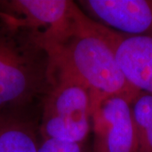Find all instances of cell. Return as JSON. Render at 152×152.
I'll return each mask as SVG.
<instances>
[{
    "mask_svg": "<svg viewBox=\"0 0 152 152\" xmlns=\"http://www.w3.org/2000/svg\"><path fill=\"white\" fill-rule=\"evenodd\" d=\"M41 42L48 53L51 71L71 76L88 89L92 113L107 98L118 96L132 104L141 93L120 69L103 25L80 8L63 32Z\"/></svg>",
    "mask_w": 152,
    "mask_h": 152,
    "instance_id": "6da1fadb",
    "label": "cell"
},
{
    "mask_svg": "<svg viewBox=\"0 0 152 152\" xmlns=\"http://www.w3.org/2000/svg\"><path fill=\"white\" fill-rule=\"evenodd\" d=\"M51 80L49 54L37 32L0 19V113L40 108Z\"/></svg>",
    "mask_w": 152,
    "mask_h": 152,
    "instance_id": "7a4b0ae2",
    "label": "cell"
},
{
    "mask_svg": "<svg viewBox=\"0 0 152 152\" xmlns=\"http://www.w3.org/2000/svg\"><path fill=\"white\" fill-rule=\"evenodd\" d=\"M92 107L86 87L75 78L53 72L41 102L42 139L84 143L91 132Z\"/></svg>",
    "mask_w": 152,
    "mask_h": 152,
    "instance_id": "3957f363",
    "label": "cell"
},
{
    "mask_svg": "<svg viewBox=\"0 0 152 152\" xmlns=\"http://www.w3.org/2000/svg\"><path fill=\"white\" fill-rule=\"evenodd\" d=\"M78 8L69 0H0V19L13 27L38 31L48 38L68 27Z\"/></svg>",
    "mask_w": 152,
    "mask_h": 152,
    "instance_id": "277c9868",
    "label": "cell"
},
{
    "mask_svg": "<svg viewBox=\"0 0 152 152\" xmlns=\"http://www.w3.org/2000/svg\"><path fill=\"white\" fill-rule=\"evenodd\" d=\"M96 140L106 152H140L131 104L118 96L103 101L92 113Z\"/></svg>",
    "mask_w": 152,
    "mask_h": 152,
    "instance_id": "5b68a950",
    "label": "cell"
},
{
    "mask_svg": "<svg viewBox=\"0 0 152 152\" xmlns=\"http://www.w3.org/2000/svg\"><path fill=\"white\" fill-rule=\"evenodd\" d=\"M79 4L113 31L152 38V0H82Z\"/></svg>",
    "mask_w": 152,
    "mask_h": 152,
    "instance_id": "8992f818",
    "label": "cell"
},
{
    "mask_svg": "<svg viewBox=\"0 0 152 152\" xmlns=\"http://www.w3.org/2000/svg\"><path fill=\"white\" fill-rule=\"evenodd\" d=\"M103 30L126 79L152 95V38L118 32L105 26Z\"/></svg>",
    "mask_w": 152,
    "mask_h": 152,
    "instance_id": "52a82bcc",
    "label": "cell"
},
{
    "mask_svg": "<svg viewBox=\"0 0 152 152\" xmlns=\"http://www.w3.org/2000/svg\"><path fill=\"white\" fill-rule=\"evenodd\" d=\"M40 108L0 113V152H37Z\"/></svg>",
    "mask_w": 152,
    "mask_h": 152,
    "instance_id": "ba28073f",
    "label": "cell"
},
{
    "mask_svg": "<svg viewBox=\"0 0 152 152\" xmlns=\"http://www.w3.org/2000/svg\"><path fill=\"white\" fill-rule=\"evenodd\" d=\"M140 152H152V95L142 92L131 104Z\"/></svg>",
    "mask_w": 152,
    "mask_h": 152,
    "instance_id": "9c48e42d",
    "label": "cell"
},
{
    "mask_svg": "<svg viewBox=\"0 0 152 152\" xmlns=\"http://www.w3.org/2000/svg\"><path fill=\"white\" fill-rule=\"evenodd\" d=\"M37 152H91L86 143H72L42 139Z\"/></svg>",
    "mask_w": 152,
    "mask_h": 152,
    "instance_id": "30bf717a",
    "label": "cell"
}]
</instances>
